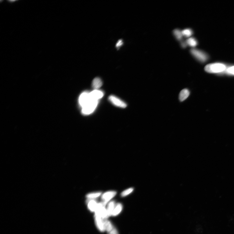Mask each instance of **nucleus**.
<instances>
[{
  "label": "nucleus",
  "mask_w": 234,
  "mask_h": 234,
  "mask_svg": "<svg viewBox=\"0 0 234 234\" xmlns=\"http://www.w3.org/2000/svg\"><path fill=\"white\" fill-rule=\"evenodd\" d=\"M226 69L225 65L220 63H215L207 65L204 68L205 70L209 73L222 72Z\"/></svg>",
  "instance_id": "obj_1"
},
{
  "label": "nucleus",
  "mask_w": 234,
  "mask_h": 234,
  "mask_svg": "<svg viewBox=\"0 0 234 234\" xmlns=\"http://www.w3.org/2000/svg\"><path fill=\"white\" fill-rule=\"evenodd\" d=\"M99 101L91 100L82 108V113L84 115H89L92 113L98 105Z\"/></svg>",
  "instance_id": "obj_2"
},
{
  "label": "nucleus",
  "mask_w": 234,
  "mask_h": 234,
  "mask_svg": "<svg viewBox=\"0 0 234 234\" xmlns=\"http://www.w3.org/2000/svg\"><path fill=\"white\" fill-rule=\"evenodd\" d=\"M190 53L196 59L202 63L206 62L208 60V55L206 53L201 50L192 49L190 50Z\"/></svg>",
  "instance_id": "obj_3"
},
{
  "label": "nucleus",
  "mask_w": 234,
  "mask_h": 234,
  "mask_svg": "<svg viewBox=\"0 0 234 234\" xmlns=\"http://www.w3.org/2000/svg\"><path fill=\"white\" fill-rule=\"evenodd\" d=\"M89 95V92H85L82 93L79 97L78 103L79 105L82 108L91 100Z\"/></svg>",
  "instance_id": "obj_4"
},
{
  "label": "nucleus",
  "mask_w": 234,
  "mask_h": 234,
  "mask_svg": "<svg viewBox=\"0 0 234 234\" xmlns=\"http://www.w3.org/2000/svg\"><path fill=\"white\" fill-rule=\"evenodd\" d=\"M109 100L111 103L116 106L124 108V109L127 106L126 103L114 96H110Z\"/></svg>",
  "instance_id": "obj_5"
},
{
  "label": "nucleus",
  "mask_w": 234,
  "mask_h": 234,
  "mask_svg": "<svg viewBox=\"0 0 234 234\" xmlns=\"http://www.w3.org/2000/svg\"><path fill=\"white\" fill-rule=\"evenodd\" d=\"M89 95L92 100L99 101V99L103 97L104 93L98 89H95L94 90L89 92Z\"/></svg>",
  "instance_id": "obj_6"
},
{
  "label": "nucleus",
  "mask_w": 234,
  "mask_h": 234,
  "mask_svg": "<svg viewBox=\"0 0 234 234\" xmlns=\"http://www.w3.org/2000/svg\"><path fill=\"white\" fill-rule=\"evenodd\" d=\"M95 221L97 227L101 232L105 231L104 228V219L99 216L95 215Z\"/></svg>",
  "instance_id": "obj_7"
},
{
  "label": "nucleus",
  "mask_w": 234,
  "mask_h": 234,
  "mask_svg": "<svg viewBox=\"0 0 234 234\" xmlns=\"http://www.w3.org/2000/svg\"><path fill=\"white\" fill-rule=\"evenodd\" d=\"M117 192L114 191H110L104 193L103 194L101 199L103 202L107 203L109 202L116 195Z\"/></svg>",
  "instance_id": "obj_8"
},
{
  "label": "nucleus",
  "mask_w": 234,
  "mask_h": 234,
  "mask_svg": "<svg viewBox=\"0 0 234 234\" xmlns=\"http://www.w3.org/2000/svg\"><path fill=\"white\" fill-rule=\"evenodd\" d=\"M190 95V92L188 89H184L179 93V99L181 102H183L188 98Z\"/></svg>",
  "instance_id": "obj_9"
},
{
  "label": "nucleus",
  "mask_w": 234,
  "mask_h": 234,
  "mask_svg": "<svg viewBox=\"0 0 234 234\" xmlns=\"http://www.w3.org/2000/svg\"><path fill=\"white\" fill-rule=\"evenodd\" d=\"M87 203L89 210L92 212H95L98 204L96 201L94 200L90 199L88 200Z\"/></svg>",
  "instance_id": "obj_10"
},
{
  "label": "nucleus",
  "mask_w": 234,
  "mask_h": 234,
  "mask_svg": "<svg viewBox=\"0 0 234 234\" xmlns=\"http://www.w3.org/2000/svg\"><path fill=\"white\" fill-rule=\"evenodd\" d=\"M103 84L102 81L99 78H96L94 79L92 83V86L95 89H98L101 87Z\"/></svg>",
  "instance_id": "obj_11"
},
{
  "label": "nucleus",
  "mask_w": 234,
  "mask_h": 234,
  "mask_svg": "<svg viewBox=\"0 0 234 234\" xmlns=\"http://www.w3.org/2000/svg\"><path fill=\"white\" fill-rule=\"evenodd\" d=\"M116 206L114 201H111L108 204L107 208V211L109 217L112 215L113 212Z\"/></svg>",
  "instance_id": "obj_12"
},
{
  "label": "nucleus",
  "mask_w": 234,
  "mask_h": 234,
  "mask_svg": "<svg viewBox=\"0 0 234 234\" xmlns=\"http://www.w3.org/2000/svg\"><path fill=\"white\" fill-rule=\"evenodd\" d=\"M104 223L105 231H106L108 233L110 232L114 227L111 222L107 219H104Z\"/></svg>",
  "instance_id": "obj_13"
},
{
  "label": "nucleus",
  "mask_w": 234,
  "mask_h": 234,
  "mask_svg": "<svg viewBox=\"0 0 234 234\" xmlns=\"http://www.w3.org/2000/svg\"><path fill=\"white\" fill-rule=\"evenodd\" d=\"M122 210V206L121 204L118 203L115 206L114 210L111 216H116L119 214Z\"/></svg>",
  "instance_id": "obj_14"
},
{
  "label": "nucleus",
  "mask_w": 234,
  "mask_h": 234,
  "mask_svg": "<svg viewBox=\"0 0 234 234\" xmlns=\"http://www.w3.org/2000/svg\"><path fill=\"white\" fill-rule=\"evenodd\" d=\"M186 43L187 45L192 47H195L198 44L196 39L193 38H190L187 39Z\"/></svg>",
  "instance_id": "obj_15"
},
{
  "label": "nucleus",
  "mask_w": 234,
  "mask_h": 234,
  "mask_svg": "<svg viewBox=\"0 0 234 234\" xmlns=\"http://www.w3.org/2000/svg\"><path fill=\"white\" fill-rule=\"evenodd\" d=\"M101 194L102 193L101 192L90 193L88 194L86 197L89 199H92L99 197Z\"/></svg>",
  "instance_id": "obj_16"
},
{
  "label": "nucleus",
  "mask_w": 234,
  "mask_h": 234,
  "mask_svg": "<svg viewBox=\"0 0 234 234\" xmlns=\"http://www.w3.org/2000/svg\"><path fill=\"white\" fill-rule=\"evenodd\" d=\"M173 33L175 37L178 40H181L182 39L183 36L182 31L179 30H175L174 31Z\"/></svg>",
  "instance_id": "obj_17"
},
{
  "label": "nucleus",
  "mask_w": 234,
  "mask_h": 234,
  "mask_svg": "<svg viewBox=\"0 0 234 234\" xmlns=\"http://www.w3.org/2000/svg\"><path fill=\"white\" fill-rule=\"evenodd\" d=\"M183 36L187 37H190L193 34L192 31L190 29H186L182 31Z\"/></svg>",
  "instance_id": "obj_18"
},
{
  "label": "nucleus",
  "mask_w": 234,
  "mask_h": 234,
  "mask_svg": "<svg viewBox=\"0 0 234 234\" xmlns=\"http://www.w3.org/2000/svg\"><path fill=\"white\" fill-rule=\"evenodd\" d=\"M134 189L132 188H129L126 190H125L122 192L121 194V196L122 197H125L131 193L134 190Z\"/></svg>",
  "instance_id": "obj_19"
},
{
  "label": "nucleus",
  "mask_w": 234,
  "mask_h": 234,
  "mask_svg": "<svg viewBox=\"0 0 234 234\" xmlns=\"http://www.w3.org/2000/svg\"><path fill=\"white\" fill-rule=\"evenodd\" d=\"M226 72L228 73L234 75V66L230 67L226 69Z\"/></svg>",
  "instance_id": "obj_20"
},
{
  "label": "nucleus",
  "mask_w": 234,
  "mask_h": 234,
  "mask_svg": "<svg viewBox=\"0 0 234 234\" xmlns=\"http://www.w3.org/2000/svg\"><path fill=\"white\" fill-rule=\"evenodd\" d=\"M108 233L109 234H119L117 230L114 227L112 230H111L110 232Z\"/></svg>",
  "instance_id": "obj_21"
},
{
  "label": "nucleus",
  "mask_w": 234,
  "mask_h": 234,
  "mask_svg": "<svg viewBox=\"0 0 234 234\" xmlns=\"http://www.w3.org/2000/svg\"><path fill=\"white\" fill-rule=\"evenodd\" d=\"M122 44H123V41H122V40H120L117 42L116 44V47H119Z\"/></svg>",
  "instance_id": "obj_22"
},
{
  "label": "nucleus",
  "mask_w": 234,
  "mask_h": 234,
  "mask_svg": "<svg viewBox=\"0 0 234 234\" xmlns=\"http://www.w3.org/2000/svg\"><path fill=\"white\" fill-rule=\"evenodd\" d=\"M187 43H182V45L183 47H185L187 45Z\"/></svg>",
  "instance_id": "obj_23"
}]
</instances>
